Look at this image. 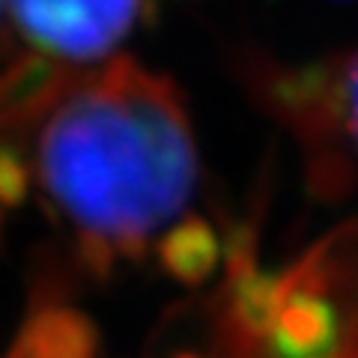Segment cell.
Segmentation results:
<instances>
[{"instance_id":"4","label":"cell","mask_w":358,"mask_h":358,"mask_svg":"<svg viewBox=\"0 0 358 358\" xmlns=\"http://www.w3.org/2000/svg\"><path fill=\"white\" fill-rule=\"evenodd\" d=\"M313 84H317V90L310 93L301 75H287L289 96H278V102L299 117L310 114V120L301 126H305L313 143H322L326 134L338 126L343 138L352 143L358 159V54L343 60L341 72L334 75V84L320 72H313Z\"/></svg>"},{"instance_id":"6","label":"cell","mask_w":358,"mask_h":358,"mask_svg":"<svg viewBox=\"0 0 358 358\" xmlns=\"http://www.w3.org/2000/svg\"><path fill=\"white\" fill-rule=\"evenodd\" d=\"M159 257L167 268L182 284H203L218 266V239L215 230L203 218H188L167 233L159 245Z\"/></svg>"},{"instance_id":"2","label":"cell","mask_w":358,"mask_h":358,"mask_svg":"<svg viewBox=\"0 0 358 358\" xmlns=\"http://www.w3.org/2000/svg\"><path fill=\"white\" fill-rule=\"evenodd\" d=\"M147 0H9L15 24L54 63H99L138 27Z\"/></svg>"},{"instance_id":"3","label":"cell","mask_w":358,"mask_h":358,"mask_svg":"<svg viewBox=\"0 0 358 358\" xmlns=\"http://www.w3.org/2000/svg\"><path fill=\"white\" fill-rule=\"evenodd\" d=\"M69 84L72 78L66 75L63 63L42 54L18 57L0 69V143L39 129Z\"/></svg>"},{"instance_id":"5","label":"cell","mask_w":358,"mask_h":358,"mask_svg":"<svg viewBox=\"0 0 358 358\" xmlns=\"http://www.w3.org/2000/svg\"><path fill=\"white\" fill-rule=\"evenodd\" d=\"M13 352L18 358H96L99 334L84 313L69 308H42L27 317Z\"/></svg>"},{"instance_id":"7","label":"cell","mask_w":358,"mask_h":358,"mask_svg":"<svg viewBox=\"0 0 358 358\" xmlns=\"http://www.w3.org/2000/svg\"><path fill=\"white\" fill-rule=\"evenodd\" d=\"M30 188V167L13 143H0V203L18 206L24 203Z\"/></svg>"},{"instance_id":"1","label":"cell","mask_w":358,"mask_h":358,"mask_svg":"<svg viewBox=\"0 0 358 358\" xmlns=\"http://www.w3.org/2000/svg\"><path fill=\"white\" fill-rule=\"evenodd\" d=\"M36 179L96 272L117 257H141L197 182L182 96L131 60L72 78L36 129Z\"/></svg>"}]
</instances>
